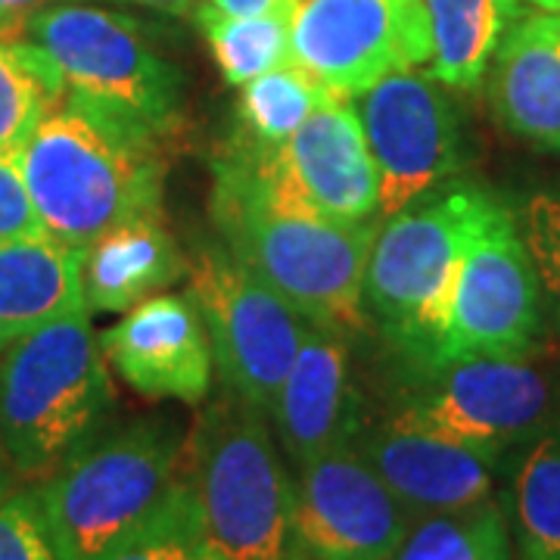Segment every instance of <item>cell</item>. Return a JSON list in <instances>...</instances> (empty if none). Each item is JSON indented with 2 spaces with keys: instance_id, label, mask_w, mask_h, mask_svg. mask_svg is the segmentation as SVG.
<instances>
[{
  "instance_id": "obj_1",
  "label": "cell",
  "mask_w": 560,
  "mask_h": 560,
  "mask_svg": "<svg viewBox=\"0 0 560 560\" xmlns=\"http://www.w3.org/2000/svg\"><path fill=\"white\" fill-rule=\"evenodd\" d=\"M160 143L138 125L66 91L20 153L40 231L84 249L116 224L162 215Z\"/></svg>"
},
{
  "instance_id": "obj_2",
  "label": "cell",
  "mask_w": 560,
  "mask_h": 560,
  "mask_svg": "<svg viewBox=\"0 0 560 560\" xmlns=\"http://www.w3.org/2000/svg\"><path fill=\"white\" fill-rule=\"evenodd\" d=\"M212 172V221L221 243L308 324L346 337L364 330V268L381 219L340 224L280 209L228 156H215Z\"/></svg>"
},
{
  "instance_id": "obj_3",
  "label": "cell",
  "mask_w": 560,
  "mask_h": 560,
  "mask_svg": "<svg viewBox=\"0 0 560 560\" xmlns=\"http://www.w3.org/2000/svg\"><path fill=\"white\" fill-rule=\"evenodd\" d=\"M495 197L445 180L381 221L364 268V315L408 374L440 364L460 259Z\"/></svg>"
},
{
  "instance_id": "obj_4",
  "label": "cell",
  "mask_w": 560,
  "mask_h": 560,
  "mask_svg": "<svg viewBox=\"0 0 560 560\" xmlns=\"http://www.w3.org/2000/svg\"><path fill=\"white\" fill-rule=\"evenodd\" d=\"M116 389L91 312L54 320L0 352V458L40 482L106 430Z\"/></svg>"
},
{
  "instance_id": "obj_5",
  "label": "cell",
  "mask_w": 560,
  "mask_h": 560,
  "mask_svg": "<svg viewBox=\"0 0 560 560\" xmlns=\"http://www.w3.org/2000/svg\"><path fill=\"white\" fill-rule=\"evenodd\" d=\"M184 474L209 560H308L296 539L290 480L265 415L224 389L187 433Z\"/></svg>"
},
{
  "instance_id": "obj_6",
  "label": "cell",
  "mask_w": 560,
  "mask_h": 560,
  "mask_svg": "<svg viewBox=\"0 0 560 560\" xmlns=\"http://www.w3.org/2000/svg\"><path fill=\"white\" fill-rule=\"evenodd\" d=\"M187 433L153 415L101 430L35 499L66 560H106L147 521L184 470Z\"/></svg>"
},
{
  "instance_id": "obj_7",
  "label": "cell",
  "mask_w": 560,
  "mask_h": 560,
  "mask_svg": "<svg viewBox=\"0 0 560 560\" xmlns=\"http://www.w3.org/2000/svg\"><path fill=\"white\" fill-rule=\"evenodd\" d=\"M22 28L57 62L69 94L97 103L156 140L178 121L184 75L135 16L69 0L32 10Z\"/></svg>"
},
{
  "instance_id": "obj_8",
  "label": "cell",
  "mask_w": 560,
  "mask_h": 560,
  "mask_svg": "<svg viewBox=\"0 0 560 560\" xmlns=\"http://www.w3.org/2000/svg\"><path fill=\"white\" fill-rule=\"evenodd\" d=\"M551 377L523 355H474L411 374L386 420L504 460L551 423Z\"/></svg>"
},
{
  "instance_id": "obj_9",
  "label": "cell",
  "mask_w": 560,
  "mask_h": 560,
  "mask_svg": "<svg viewBox=\"0 0 560 560\" xmlns=\"http://www.w3.org/2000/svg\"><path fill=\"white\" fill-rule=\"evenodd\" d=\"M187 278L224 389L268 418L296 359L305 318L221 241L197 243L187 253Z\"/></svg>"
},
{
  "instance_id": "obj_10",
  "label": "cell",
  "mask_w": 560,
  "mask_h": 560,
  "mask_svg": "<svg viewBox=\"0 0 560 560\" xmlns=\"http://www.w3.org/2000/svg\"><path fill=\"white\" fill-rule=\"evenodd\" d=\"M221 156L237 162L280 209L340 224L377 219L381 178L352 101L320 103L290 138L271 147L231 138Z\"/></svg>"
},
{
  "instance_id": "obj_11",
  "label": "cell",
  "mask_w": 560,
  "mask_h": 560,
  "mask_svg": "<svg viewBox=\"0 0 560 560\" xmlns=\"http://www.w3.org/2000/svg\"><path fill=\"white\" fill-rule=\"evenodd\" d=\"M293 62L334 97L355 101L396 72L430 62L423 0H293Z\"/></svg>"
},
{
  "instance_id": "obj_12",
  "label": "cell",
  "mask_w": 560,
  "mask_h": 560,
  "mask_svg": "<svg viewBox=\"0 0 560 560\" xmlns=\"http://www.w3.org/2000/svg\"><path fill=\"white\" fill-rule=\"evenodd\" d=\"M541 300L539 275L517 219L495 200L464 249L440 364L529 352L539 340Z\"/></svg>"
},
{
  "instance_id": "obj_13",
  "label": "cell",
  "mask_w": 560,
  "mask_h": 560,
  "mask_svg": "<svg viewBox=\"0 0 560 560\" xmlns=\"http://www.w3.org/2000/svg\"><path fill=\"white\" fill-rule=\"evenodd\" d=\"M355 101L381 178V221L464 168L467 147L458 109L430 72L386 75Z\"/></svg>"
},
{
  "instance_id": "obj_14",
  "label": "cell",
  "mask_w": 560,
  "mask_h": 560,
  "mask_svg": "<svg viewBox=\"0 0 560 560\" xmlns=\"http://www.w3.org/2000/svg\"><path fill=\"white\" fill-rule=\"evenodd\" d=\"M293 521L308 560H389L411 526L355 440L302 464Z\"/></svg>"
},
{
  "instance_id": "obj_15",
  "label": "cell",
  "mask_w": 560,
  "mask_h": 560,
  "mask_svg": "<svg viewBox=\"0 0 560 560\" xmlns=\"http://www.w3.org/2000/svg\"><path fill=\"white\" fill-rule=\"evenodd\" d=\"M106 361L147 399L197 405L212 389V346L197 305L180 293L150 296L101 337Z\"/></svg>"
},
{
  "instance_id": "obj_16",
  "label": "cell",
  "mask_w": 560,
  "mask_h": 560,
  "mask_svg": "<svg viewBox=\"0 0 560 560\" xmlns=\"http://www.w3.org/2000/svg\"><path fill=\"white\" fill-rule=\"evenodd\" d=\"M355 448L411 521L492 499L504 464L477 448L408 430L386 418L361 423Z\"/></svg>"
},
{
  "instance_id": "obj_17",
  "label": "cell",
  "mask_w": 560,
  "mask_h": 560,
  "mask_svg": "<svg viewBox=\"0 0 560 560\" xmlns=\"http://www.w3.org/2000/svg\"><path fill=\"white\" fill-rule=\"evenodd\" d=\"M268 418L275 420L280 445L296 467L355 440L364 418L352 386L346 334L305 320L296 359Z\"/></svg>"
},
{
  "instance_id": "obj_18",
  "label": "cell",
  "mask_w": 560,
  "mask_h": 560,
  "mask_svg": "<svg viewBox=\"0 0 560 560\" xmlns=\"http://www.w3.org/2000/svg\"><path fill=\"white\" fill-rule=\"evenodd\" d=\"M486 81L501 128L560 156V13L539 10L514 22Z\"/></svg>"
},
{
  "instance_id": "obj_19",
  "label": "cell",
  "mask_w": 560,
  "mask_h": 560,
  "mask_svg": "<svg viewBox=\"0 0 560 560\" xmlns=\"http://www.w3.org/2000/svg\"><path fill=\"white\" fill-rule=\"evenodd\" d=\"M187 278V256L162 215L116 224L81 249V283L88 312L125 315L150 296Z\"/></svg>"
},
{
  "instance_id": "obj_20",
  "label": "cell",
  "mask_w": 560,
  "mask_h": 560,
  "mask_svg": "<svg viewBox=\"0 0 560 560\" xmlns=\"http://www.w3.org/2000/svg\"><path fill=\"white\" fill-rule=\"evenodd\" d=\"M84 305L81 249L32 234L0 243V352Z\"/></svg>"
},
{
  "instance_id": "obj_21",
  "label": "cell",
  "mask_w": 560,
  "mask_h": 560,
  "mask_svg": "<svg viewBox=\"0 0 560 560\" xmlns=\"http://www.w3.org/2000/svg\"><path fill=\"white\" fill-rule=\"evenodd\" d=\"M430 16V75L448 91H477L521 0H423Z\"/></svg>"
},
{
  "instance_id": "obj_22",
  "label": "cell",
  "mask_w": 560,
  "mask_h": 560,
  "mask_svg": "<svg viewBox=\"0 0 560 560\" xmlns=\"http://www.w3.org/2000/svg\"><path fill=\"white\" fill-rule=\"evenodd\" d=\"M504 514L517 560H560V423L555 420L517 452Z\"/></svg>"
},
{
  "instance_id": "obj_23",
  "label": "cell",
  "mask_w": 560,
  "mask_h": 560,
  "mask_svg": "<svg viewBox=\"0 0 560 560\" xmlns=\"http://www.w3.org/2000/svg\"><path fill=\"white\" fill-rule=\"evenodd\" d=\"M66 91L57 62L35 40H0V156L20 160Z\"/></svg>"
},
{
  "instance_id": "obj_24",
  "label": "cell",
  "mask_w": 560,
  "mask_h": 560,
  "mask_svg": "<svg viewBox=\"0 0 560 560\" xmlns=\"http://www.w3.org/2000/svg\"><path fill=\"white\" fill-rule=\"evenodd\" d=\"M389 560H517L504 504L495 495L411 521Z\"/></svg>"
},
{
  "instance_id": "obj_25",
  "label": "cell",
  "mask_w": 560,
  "mask_h": 560,
  "mask_svg": "<svg viewBox=\"0 0 560 560\" xmlns=\"http://www.w3.org/2000/svg\"><path fill=\"white\" fill-rule=\"evenodd\" d=\"M206 44L219 62L228 84L243 88L265 72L293 60L290 50V10L259 13V16H228L215 7L200 3L194 13Z\"/></svg>"
},
{
  "instance_id": "obj_26",
  "label": "cell",
  "mask_w": 560,
  "mask_h": 560,
  "mask_svg": "<svg viewBox=\"0 0 560 560\" xmlns=\"http://www.w3.org/2000/svg\"><path fill=\"white\" fill-rule=\"evenodd\" d=\"M330 97L334 94L296 62H283L241 88V103H237L241 128L234 138L261 147L280 143Z\"/></svg>"
},
{
  "instance_id": "obj_27",
  "label": "cell",
  "mask_w": 560,
  "mask_h": 560,
  "mask_svg": "<svg viewBox=\"0 0 560 560\" xmlns=\"http://www.w3.org/2000/svg\"><path fill=\"white\" fill-rule=\"evenodd\" d=\"M106 560H209L200 508L184 470L160 508Z\"/></svg>"
},
{
  "instance_id": "obj_28",
  "label": "cell",
  "mask_w": 560,
  "mask_h": 560,
  "mask_svg": "<svg viewBox=\"0 0 560 560\" xmlns=\"http://www.w3.org/2000/svg\"><path fill=\"white\" fill-rule=\"evenodd\" d=\"M541 283V296L555 305L560 320V194H536L517 221Z\"/></svg>"
},
{
  "instance_id": "obj_29",
  "label": "cell",
  "mask_w": 560,
  "mask_h": 560,
  "mask_svg": "<svg viewBox=\"0 0 560 560\" xmlns=\"http://www.w3.org/2000/svg\"><path fill=\"white\" fill-rule=\"evenodd\" d=\"M0 560H66L40 514L35 489L0 499Z\"/></svg>"
},
{
  "instance_id": "obj_30",
  "label": "cell",
  "mask_w": 560,
  "mask_h": 560,
  "mask_svg": "<svg viewBox=\"0 0 560 560\" xmlns=\"http://www.w3.org/2000/svg\"><path fill=\"white\" fill-rule=\"evenodd\" d=\"M44 234L32 194L22 178L20 160L0 156V243Z\"/></svg>"
},
{
  "instance_id": "obj_31",
  "label": "cell",
  "mask_w": 560,
  "mask_h": 560,
  "mask_svg": "<svg viewBox=\"0 0 560 560\" xmlns=\"http://www.w3.org/2000/svg\"><path fill=\"white\" fill-rule=\"evenodd\" d=\"M206 3L228 16H259V13H278L293 7V0H206Z\"/></svg>"
},
{
  "instance_id": "obj_32",
  "label": "cell",
  "mask_w": 560,
  "mask_h": 560,
  "mask_svg": "<svg viewBox=\"0 0 560 560\" xmlns=\"http://www.w3.org/2000/svg\"><path fill=\"white\" fill-rule=\"evenodd\" d=\"M116 3H138V7H150L160 13H172V16H187L200 10V0H116Z\"/></svg>"
},
{
  "instance_id": "obj_33",
  "label": "cell",
  "mask_w": 560,
  "mask_h": 560,
  "mask_svg": "<svg viewBox=\"0 0 560 560\" xmlns=\"http://www.w3.org/2000/svg\"><path fill=\"white\" fill-rule=\"evenodd\" d=\"M50 3H69V0H0V13L20 16V13H32V10H40V7H50Z\"/></svg>"
},
{
  "instance_id": "obj_34",
  "label": "cell",
  "mask_w": 560,
  "mask_h": 560,
  "mask_svg": "<svg viewBox=\"0 0 560 560\" xmlns=\"http://www.w3.org/2000/svg\"><path fill=\"white\" fill-rule=\"evenodd\" d=\"M13 486H16V474H13V470L7 467V460L0 458V499L13 495V492H16Z\"/></svg>"
},
{
  "instance_id": "obj_35",
  "label": "cell",
  "mask_w": 560,
  "mask_h": 560,
  "mask_svg": "<svg viewBox=\"0 0 560 560\" xmlns=\"http://www.w3.org/2000/svg\"><path fill=\"white\" fill-rule=\"evenodd\" d=\"M526 3L539 7V10H545V13H560V0H526Z\"/></svg>"
},
{
  "instance_id": "obj_36",
  "label": "cell",
  "mask_w": 560,
  "mask_h": 560,
  "mask_svg": "<svg viewBox=\"0 0 560 560\" xmlns=\"http://www.w3.org/2000/svg\"><path fill=\"white\" fill-rule=\"evenodd\" d=\"M20 22V16H10V13H0V35L10 28V25H16Z\"/></svg>"
}]
</instances>
